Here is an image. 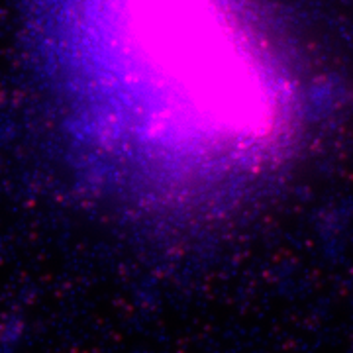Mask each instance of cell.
<instances>
[{
	"label": "cell",
	"mask_w": 353,
	"mask_h": 353,
	"mask_svg": "<svg viewBox=\"0 0 353 353\" xmlns=\"http://www.w3.org/2000/svg\"><path fill=\"white\" fill-rule=\"evenodd\" d=\"M128 53L176 110L224 139H269L281 97L228 0H118Z\"/></svg>",
	"instance_id": "cell-1"
}]
</instances>
